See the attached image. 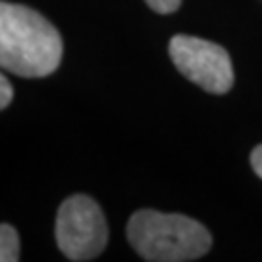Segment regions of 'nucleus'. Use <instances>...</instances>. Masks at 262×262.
I'll list each match as a JSON object with an SVG mask.
<instances>
[{
  "instance_id": "nucleus-8",
  "label": "nucleus",
  "mask_w": 262,
  "mask_h": 262,
  "mask_svg": "<svg viewBox=\"0 0 262 262\" xmlns=\"http://www.w3.org/2000/svg\"><path fill=\"white\" fill-rule=\"evenodd\" d=\"M251 165H253V171L256 173V177L262 179V144L256 146L251 154Z\"/></svg>"
},
{
  "instance_id": "nucleus-2",
  "label": "nucleus",
  "mask_w": 262,
  "mask_h": 262,
  "mask_svg": "<svg viewBox=\"0 0 262 262\" xmlns=\"http://www.w3.org/2000/svg\"><path fill=\"white\" fill-rule=\"evenodd\" d=\"M128 243L144 260L187 262L210 251L212 237L196 220L181 214L140 210L132 214L126 227Z\"/></svg>"
},
{
  "instance_id": "nucleus-4",
  "label": "nucleus",
  "mask_w": 262,
  "mask_h": 262,
  "mask_svg": "<svg viewBox=\"0 0 262 262\" xmlns=\"http://www.w3.org/2000/svg\"><path fill=\"white\" fill-rule=\"evenodd\" d=\"M169 56L181 74L210 94H227L233 85V66L227 51L212 41L175 35Z\"/></svg>"
},
{
  "instance_id": "nucleus-3",
  "label": "nucleus",
  "mask_w": 262,
  "mask_h": 262,
  "mask_svg": "<svg viewBox=\"0 0 262 262\" xmlns=\"http://www.w3.org/2000/svg\"><path fill=\"white\" fill-rule=\"evenodd\" d=\"M55 235L66 258L82 262L103 253L109 231L97 202L85 194H74L58 208Z\"/></svg>"
},
{
  "instance_id": "nucleus-5",
  "label": "nucleus",
  "mask_w": 262,
  "mask_h": 262,
  "mask_svg": "<svg viewBox=\"0 0 262 262\" xmlns=\"http://www.w3.org/2000/svg\"><path fill=\"white\" fill-rule=\"evenodd\" d=\"M0 260L2 262L19 260L18 231L8 224H2V227H0Z\"/></svg>"
},
{
  "instance_id": "nucleus-6",
  "label": "nucleus",
  "mask_w": 262,
  "mask_h": 262,
  "mask_svg": "<svg viewBox=\"0 0 262 262\" xmlns=\"http://www.w3.org/2000/svg\"><path fill=\"white\" fill-rule=\"evenodd\" d=\"M146 4L159 14H171L181 6V0H146Z\"/></svg>"
},
{
  "instance_id": "nucleus-1",
  "label": "nucleus",
  "mask_w": 262,
  "mask_h": 262,
  "mask_svg": "<svg viewBox=\"0 0 262 262\" xmlns=\"http://www.w3.org/2000/svg\"><path fill=\"white\" fill-rule=\"evenodd\" d=\"M62 58L55 26L24 4H0V64L21 78L53 74Z\"/></svg>"
},
{
  "instance_id": "nucleus-7",
  "label": "nucleus",
  "mask_w": 262,
  "mask_h": 262,
  "mask_svg": "<svg viewBox=\"0 0 262 262\" xmlns=\"http://www.w3.org/2000/svg\"><path fill=\"white\" fill-rule=\"evenodd\" d=\"M0 90H2V95H0V107L6 109V107L10 105V101H12V95H14V92H12V84L8 82L6 76L0 78Z\"/></svg>"
}]
</instances>
